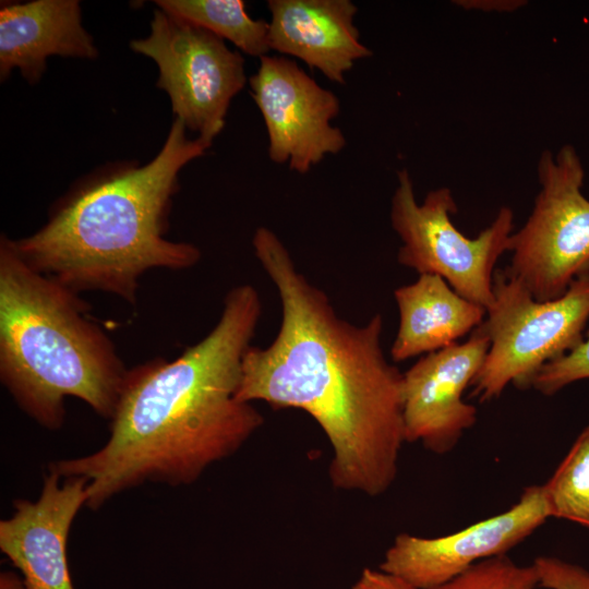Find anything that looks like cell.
Here are the masks:
<instances>
[{
    "instance_id": "3957f363",
    "label": "cell",
    "mask_w": 589,
    "mask_h": 589,
    "mask_svg": "<svg viewBox=\"0 0 589 589\" xmlns=\"http://www.w3.org/2000/svg\"><path fill=\"white\" fill-rule=\"evenodd\" d=\"M173 119L159 152L137 160L106 163L76 179L48 211L45 224L12 239L23 261L76 293L103 291L137 302L151 269L183 271L201 260L190 242L166 238L179 173L212 142L187 136Z\"/></svg>"
},
{
    "instance_id": "7c38bea8",
    "label": "cell",
    "mask_w": 589,
    "mask_h": 589,
    "mask_svg": "<svg viewBox=\"0 0 589 589\" xmlns=\"http://www.w3.org/2000/svg\"><path fill=\"white\" fill-rule=\"evenodd\" d=\"M49 470L39 497L15 500L0 521V550L20 570L27 589H74L67 542L79 510L86 506L88 480Z\"/></svg>"
},
{
    "instance_id": "9a60e30c",
    "label": "cell",
    "mask_w": 589,
    "mask_h": 589,
    "mask_svg": "<svg viewBox=\"0 0 589 589\" xmlns=\"http://www.w3.org/2000/svg\"><path fill=\"white\" fill-rule=\"evenodd\" d=\"M399 325L390 348L394 362L449 347L485 318V308L458 294L442 277L423 274L394 291Z\"/></svg>"
},
{
    "instance_id": "7402d4cb",
    "label": "cell",
    "mask_w": 589,
    "mask_h": 589,
    "mask_svg": "<svg viewBox=\"0 0 589 589\" xmlns=\"http://www.w3.org/2000/svg\"><path fill=\"white\" fill-rule=\"evenodd\" d=\"M454 3L468 10L513 12L527 2L522 0H459Z\"/></svg>"
},
{
    "instance_id": "d6986e66",
    "label": "cell",
    "mask_w": 589,
    "mask_h": 589,
    "mask_svg": "<svg viewBox=\"0 0 589 589\" xmlns=\"http://www.w3.org/2000/svg\"><path fill=\"white\" fill-rule=\"evenodd\" d=\"M584 378H589V329L575 348L545 363L533 376L530 388L552 396Z\"/></svg>"
},
{
    "instance_id": "8fae6325",
    "label": "cell",
    "mask_w": 589,
    "mask_h": 589,
    "mask_svg": "<svg viewBox=\"0 0 589 589\" xmlns=\"http://www.w3.org/2000/svg\"><path fill=\"white\" fill-rule=\"evenodd\" d=\"M490 340L480 324L464 342L422 356L404 373L406 443L419 442L435 455L450 453L478 419L464 400L480 371Z\"/></svg>"
},
{
    "instance_id": "ba28073f",
    "label": "cell",
    "mask_w": 589,
    "mask_h": 589,
    "mask_svg": "<svg viewBox=\"0 0 589 589\" xmlns=\"http://www.w3.org/2000/svg\"><path fill=\"white\" fill-rule=\"evenodd\" d=\"M130 48L156 63V86L168 95L173 119L213 143L247 83L244 58L209 31L160 9L149 34L132 39Z\"/></svg>"
},
{
    "instance_id": "2e32d148",
    "label": "cell",
    "mask_w": 589,
    "mask_h": 589,
    "mask_svg": "<svg viewBox=\"0 0 589 589\" xmlns=\"http://www.w3.org/2000/svg\"><path fill=\"white\" fill-rule=\"evenodd\" d=\"M158 9L231 41L244 53L261 58L271 50L268 22L252 19L242 0H156Z\"/></svg>"
},
{
    "instance_id": "30bf717a",
    "label": "cell",
    "mask_w": 589,
    "mask_h": 589,
    "mask_svg": "<svg viewBox=\"0 0 589 589\" xmlns=\"http://www.w3.org/2000/svg\"><path fill=\"white\" fill-rule=\"evenodd\" d=\"M548 518L542 484L529 485L508 509L456 532L434 538L397 534L378 568L418 589H436L480 561L507 554Z\"/></svg>"
},
{
    "instance_id": "6da1fadb",
    "label": "cell",
    "mask_w": 589,
    "mask_h": 589,
    "mask_svg": "<svg viewBox=\"0 0 589 589\" xmlns=\"http://www.w3.org/2000/svg\"><path fill=\"white\" fill-rule=\"evenodd\" d=\"M252 245L278 291L281 322L267 347L251 345L244 353L237 398L305 411L332 446L333 486L385 493L406 440L404 373L383 351L382 315L363 325L340 317L269 228L259 227Z\"/></svg>"
},
{
    "instance_id": "5b68a950",
    "label": "cell",
    "mask_w": 589,
    "mask_h": 589,
    "mask_svg": "<svg viewBox=\"0 0 589 589\" xmlns=\"http://www.w3.org/2000/svg\"><path fill=\"white\" fill-rule=\"evenodd\" d=\"M494 300L481 323L490 347L471 384L480 402L497 399L509 385L530 388L537 372L575 348L589 320V272L561 297L538 301L504 269L493 277Z\"/></svg>"
},
{
    "instance_id": "5bb4252c",
    "label": "cell",
    "mask_w": 589,
    "mask_h": 589,
    "mask_svg": "<svg viewBox=\"0 0 589 589\" xmlns=\"http://www.w3.org/2000/svg\"><path fill=\"white\" fill-rule=\"evenodd\" d=\"M51 56L93 60L98 50L77 0L4 2L0 8V81L13 70L40 82Z\"/></svg>"
},
{
    "instance_id": "9c48e42d",
    "label": "cell",
    "mask_w": 589,
    "mask_h": 589,
    "mask_svg": "<svg viewBox=\"0 0 589 589\" xmlns=\"http://www.w3.org/2000/svg\"><path fill=\"white\" fill-rule=\"evenodd\" d=\"M249 84L266 127L272 161L305 173L346 146L342 131L332 124L340 110L338 97L291 59L261 57Z\"/></svg>"
},
{
    "instance_id": "ac0fdd59",
    "label": "cell",
    "mask_w": 589,
    "mask_h": 589,
    "mask_svg": "<svg viewBox=\"0 0 589 589\" xmlns=\"http://www.w3.org/2000/svg\"><path fill=\"white\" fill-rule=\"evenodd\" d=\"M539 574L534 564L519 565L507 554L480 561L436 589H536Z\"/></svg>"
},
{
    "instance_id": "8992f818",
    "label": "cell",
    "mask_w": 589,
    "mask_h": 589,
    "mask_svg": "<svg viewBox=\"0 0 589 589\" xmlns=\"http://www.w3.org/2000/svg\"><path fill=\"white\" fill-rule=\"evenodd\" d=\"M456 213L450 189L431 190L418 203L409 171H397L389 217L401 240L398 263L419 275L442 277L458 294L486 310L494 300L495 264L508 252L514 213L507 206L501 207L491 225L476 238L456 228L450 218Z\"/></svg>"
},
{
    "instance_id": "603a6c76",
    "label": "cell",
    "mask_w": 589,
    "mask_h": 589,
    "mask_svg": "<svg viewBox=\"0 0 589 589\" xmlns=\"http://www.w3.org/2000/svg\"><path fill=\"white\" fill-rule=\"evenodd\" d=\"M0 589H27L22 575L5 570L0 575Z\"/></svg>"
},
{
    "instance_id": "7a4b0ae2",
    "label": "cell",
    "mask_w": 589,
    "mask_h": 589,
    "mask_svg": "<svg viewBox=\"0 0 589 589\" xmlns=\"http://www.w3.org/2000/svg\"><path fill=\"white\" fill-rule=\"evenodd\" d=\"M261 314L252 285L230 289L200 341L175 360L158 357L128 370L105 445L52 461L49 470L87 479L86 506L98 509L146 482L191 484L232 456L264 423L252 402L236 396Z\"/></svg>"
},
{
    "instance_id": "52a82bcc",
    "label": "cell",
    "mask_w": 589,
    "mask_h": 589,
    "mask_svg": "<svg viewBox=\"0 0 589 589\" xmlns=\"http://www.w3.org/2000/svg\"><path fill=\"white\" fill-rule=\"evenodd\" d=\"M537 172L541 189L527 221L509 238L512 260L504 271L536 300L549 301L589 272V200L574 146L543 152Z\"/></svg>"
},
{
    "instance_id": "ffe728a7",
    "label": "cell",
    "mask_w": 589,
    "mask_h": 589,
    "mask_svg": "<svg viewBox=\"0 0 589 589\" xmlns=\"http://www.w3.org/2000/svg\"><path fill=\"white\" fill-rule=\"evenodd\" d=\"M544 589H589V572L554 556H538L532 562Z\"/></svg>"
},
{
    "instance_id": "e0dca14e",
    "label": "cell",
    "mask_w": 589,
    "mask_h": 589,
    "mask_svg": "<svg viewBox=\"0 0 589 589\" xmlns=\"http://www.w3.org/2000/svg\"><path fill=\"white\" fill-rule=\"evenodd\" d=\"M542 489L550 518L589 528V425Z\"/></svg>"
},
{
    "instance_id": "277c9868",
    "label": "cell",
    "mask_w": 589,
    "mask_h": 589,
    "mask_svg": "<svg viewBox=\"0 0 589 589\" xmlns=\"http://www.w3.org/2000/svg\"><path fill=\"white\" fill-rule=\"evenodd\" d=\"M89 306L28 266L12 239L0 237V380L16 405L47 430L65 420L76 397L111 420L128 373Z\"/></svg>"
},
{
    "instance_id": "44dd1931",
    "label": "cell",
    "mask_w": 589,
    "mask_h": 589,
    "mask_svg": "<svg viewBox=\"0 0 589 589\" xmlns=\"http://www.w3.org/2000/svg\"><path fill=\"white\" fill-rule=\"evenodd\" d=\"M352 589H418L405 579L381 568L365 567Z\"/></svg>"
},
{
    "instance_id": "4fadbf2b",
    "label": "cell",
    "mask_w": 589,
    "mask_h": 589,
    "mask_svg": "<svg viewBox=\"0 0 589 589\" xmlns=\"http://www.w3.org/2000/svg\"><path fill=\"white\" fill-rule=\"evenodd\" d=\"M271 50L296 57L328 80L345 84V74L373 52L360 41L350 0H268Z\"/></svg>"
}]
</instances>
